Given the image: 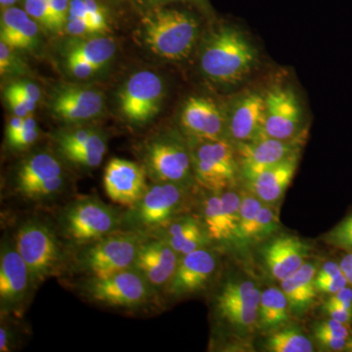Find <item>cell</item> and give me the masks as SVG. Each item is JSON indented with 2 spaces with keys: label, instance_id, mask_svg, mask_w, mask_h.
<instances>
[{
  "label": "cell",
  "instance_id": "38",
  "mask_svg": "<svg viewBox=\"0 0 352 352\" xmlns=\"http://www.w3.org/2000/svg\"><path fill=\"white\" fill-rule=\"evenodd\" d=\"M88 13V21L94 34H105L109 31L105 10L95 0H85Z\"/></svg>",
  "mask_w": 352,
  "mask_h": 352
},
{
  "label": "cell",
  "instance_id": "16",
  "mask_svg": "<svg viewBox=\"0 0 352 352\" xmlns=\"http://www.w3.org/2000/svg\"><path fill=\"white\" fill-rule=\"evenodd\" d=\"M53 138L63 159L87 170L100 166L107 152L105 136L97 129H65L55 133Z\"/></svg>",
  "mask_w": 352,
  "mask_h": 352
},
{
  "label": "cell",
  "instance_id": "37",
  "mask_svg": "<svg viewBox=\"0 0 352 352\" xmlns=\"http://www.w3.org/2000/svg\"><path fill=\"white\" fill-rule=\"evenodd\" d=\"M12 48L7 44L0 43V74H21L24 72L25 65L14 54Z\"/></svg>",
  "mask_w": 352,
  "mask_h": 352
},
{
  "label": "cell",
  "instance_id": "29",
  "mask_svg": "<svg viewBox=\"0 0 352 352\" xmlns=\"http://www.w3.org/2000/svg\"><path fill=\"white\" fill-rule=\"evenodd\" d=\"M203 224L210 240L226 243L238 239L230 222L227 219L219 193L212 192V195L204 199Z\"/></svg>",
  "mask_w": 352,
  "mask_h": 352
},
{
  "label": "cell",
  "instance_id": "2",
  "mask_svg": "<svg viewBox=\"0 0 352 352\" xmlns=\"http://www.w3.org/2000/svg\"><path fill=\"white\" fill-rule=\"evenodd\" d=\"M124 210L96 196L69 201L57 215L56 228L72 251L92 244L122 229Z\"/></svg>",
  "mask_w": 352,
  "mask_h": 352
},
{
  "label": "cell",
  "instance_id": "45",
  "mask_svg": "<svg viewBox=\"0 0 352 352\" xmlns=\"http://www.w3.org/2000/svg\"><path fill=\"white\" fill-rule=\"evenodd\" d=\"M347 283L346 277L342 274V276L333 278V279L326 280V281L315 282V288L317 292L323 294H333L339 292L340 289L346 287Z\"/></svg>",
  "mask_w": 352,
  "mask_h": 352
},
{
  "label": "cell",
  "instance_id": "10",
  "mask_svg": "<svg viewBox=\"0 0 352 352\" xmlns=\"http://www.w3.org/2000/svg\"><path fill=\"white\" fill-rule=\"evenodd\" d=\"M36 285L31 270L18 252L14 239L2 237L0 245V312L20 317L34 295Z\"/></svg>",
  "mask_w": 352,
  "mask_h": 352
},
{
  "label": "cell",
  "instance_id": "49",
  "mask_svg": "<svg viewBox=\"0 0 352 352\" xmlns=\"http://www.w3.org/2000/svg\"><path fill=\"white\" fill-rule=\"evenodd\" d=\"M11 85H12L15 89H17L18 91L22 92L28 98L31 99L32 101L36 102V103H38L39 99H41V89H39L38 85H34V83L21 82L12 83Z\"/></svg>",
  "mask_w": 352,
  "mask_h": 352
},
{
  "label": "cell",
  "instance_id": "5",
  "mask_svg": "<svg viewBox=\"0 0 352 352\" xmlns=\"http://www.w3.org/2000/svg\"><path fill=\"white\" fill-rule=\"evenodd\" d=\"M186 188L175 183L148 185L138 203L124 210L120 230L133 231L149 237L156 235L182 210Z\"/></svg>",
  "mask_w": 352,
  "mask_h": 352
},
{
  "label": "cell",
  "instance_id": "56",
  "mask_svg": "<svg viewBox=\"0 0 352 352\" xmlns=\"http://www.w3.org/2000/svg\"><path fill=\"white\" fill-rule=\"evenodd\" d=\"M346 349L347 351H352V337L351 339L347 340Z\"/></svg>",
  "mask_w": 352,
  "mask_h": 352
},
{
  "label": "cell",
  "instance_id": "8",
  "mask_svg": "<svg viewBox=\"0 0 352 352\" xmlns=\"http://www.w3.org/2000/svg\"><path fill=\"white\" fill-rule=\"evenodd\" d=\"M78 286L80 293L89 302L119 309L144 308L153 302L155 296L135 266L107 277H85Z\"/></svg>",
  "mask_w": 352,
  "mask_h": 352
},
{
  "label": "cell",
  "instance_id": "31",
  "mask_svg": "<svg viewBox=\"0 0 352 352\" xmlns=\"http://www.w3.org/2000/svg\"><path fill=\"white\" fill-rule=\"evenodd\" d=\"M265 347L272 352L314 351L311 340L296 329H285L271 335Z\"/></svg>",
  "mask_w": 352,
  "mask_h": 352
},
{
  "label": "cell",
  "instance_id": "28",
  "mask_svg": "<svg viewBox=\"0 0 352 352\" xmlns=\"http://www.w3.org/2000/svg\"><path fill=\"white\" fill-rule=\"evenodd\" d=\"M117 50L115 41L111 38L75 39L65 50L66 59L80 60L94 65L100 69L110 61Z\"/></svg>",
  "mask_w": 352,
  "mask_h": 352
},
{
  "label": "cell",
  "instance_id": "42",
  "mask_svg": "<svg viewBox=\"0 0 352 352\" xmlns=\"http://www.w3.org/2000/svg\"><path fill=\"white\" fill-rule=\"evenodd\" d=\"M66 65L69 73L78 78H89L94 75L95 72L99 71L94 65L80 60L66 59Z\"/></svg>",
  "mask_w": 352,
  "mask_h": 352
},
{
  "label": "cell",
  "instance_id": "25",
  "mask_svg": "<svg viewBox=\"0 0 352 352\" xmlns=\"http://www.w3.org/2000/svg\"><path fill=\"white\" fill-rule=\"evenodd\" d=\"M155 236L166 240L180 256L204 249L210 241L203 222L192 217H176Z\"/></svg>",
  "mask_w": 352,
  "mask_h": 352
},
{
  "label": "cell",
  "instance_id": "3",
  "mask_svg": "<svg viewBox=\"0 0 352 352\" xmlns=\"http://www.w3.org/2000/svg\"><path fill=\"white\" fill-rule=\"evenodd\" d=\"M256 60V53L244 34L234 28L224 27L212 32L201 55V69L214 82H239Z\"/></svg>",
  "mask_w": 352,
  "mask_h": 352
},
{
  "label": "cell",
  "instance_id": "34",
  "mask_svg": "<svg viewBox=\"0 0 352 352\" xmlns=\"http://www.w3.org/2000/svg\"><path fill=\"white\" fill-rule=\"evenodd\" d=\"M279 224V212L277 208L271 204L263 206L256 217L252 239H263L276 230Z\"/></svg>",
  "mask_w": 352,
  "mask_h": 352
},
{
  "label": "cell",
  "instance_id": "53",
  "mask_svg": "<svg viewBox=\"0 0 352 352\" xmlns=\"http://www.w3.org/2000/svg\"><path fill=\"white\" fill-rule=\"evenodd\" d=\"M340 266L344 274V273L351 272L352 271V254L344 256L340 261Z\"/></svg>",
  "mask_w": 352,
  "mask_h": 352
},
{
  "label": "cell",
  "instance_id": "44",
  "mask_svg": "<svg viewBox=\"0 0 352 352\" xmlns=\"http://www.w3.org/2000/svg\"><path fill=\"white\" fill-rule=\"evenodd\" d=\"M67 32L74 36L78 38H85V36H92L94 34L91 28L89 27L83 20L78 19V18L69 17L67 21L66 25Z\"/></svg>",
  "mask_w": 352,
  "mask_h": 352
},
{
  "label": "cell",
  "instance_id": "47",
  "mask_svg": "<svg viewBox=\"0 0 352 352\" xmlns=\"http://www.w3.org/2000/svg\"><path fill=\"white\" fill-rule=\"evenodd\" d=\"M344 274L340 270V264L333 263V261H328L324 264L320 270L315 276V282L326 281V280L333 279L342 276Z\"/></svg>",
  "mask_w": 352,
  "mask_h": 352
},
{
  "label": "cell",
  "instance_id": "48",
  "mask_svg": "<svg viewBox=\"0 0 352 352\" xmlns=\"http://www.w3.org/2000/svg\"><path fill=\"white\" fill-rule=\"evenodd\" d=\"M6 98L9 108H10L11 111L14 113V116L25 118L31 113L30 111L28 110V108L25 107V104L23 103L20 99H18L10 90H6Z\"/></svg>",
  "mask_w": 352,
  "mask_h": 352
},
{
  "label": "cell",
  "instance_id": "52",
  "mask_svg": "<svg viewBox=\"0 0 352 352\" xmlns=\"http://www.w3.org/2000/svg\"><path fill=\"white\" fill-rule=\"evenodd\" d=\"M23 122H24V118L17 117V116H14L9 120L6 127V139L12 138L20 131Z\"/></svg>",
  "mask_w": 352,
  "mask_h": 352
},
{
  "label": "cell",
  "instance_id": "26",
  "mask_svg": "<svg viewBox=\"0 0 352 352\" xmlns=\"http://www.w3.org/2000/svg\"><path fill=\"white\" fill-rule=\"evenodd\" d=\"M38 25L25 10L10 7L1 15L0 38L14 50H27L38 43Z\"/></svg>",
  "mask_w": 352,
  "mask_h": 352
},
{
  "label": "cell",
  "instance_id": "50",
  "mask_svg": "<svg viewBox=\"0 0 352 352\" xmlns=\"http://www.w3.org/2000/svg\"><path fill=\"white\" fill-rule=\"evenodd\" d=\"M328 305H340V307L352 308V289L344 287L337 293L333 294L328 300Z\"/></svg>",
  "mask_w": 352,
  "mask_h": 352
},
{
  "label": "cell",
  "instance_id": "30",
  "mask_svg": "<svg viewBox=\"0 0 352 352\" xmlns=\"http://www.w3.org/2000/svg\"><path fill=\"white\" fill-rule=\"evenodd\" d=\"M289 302L282 289L270 288L261 293L258 320L261 327L274 329L289 319Z\"/></svg>",
  "mask_w": 352,
  "mask_h": 352
},
{
  "label": "cell",
  "instance_id": "27",
  "mask_svg": "<svg viewBox=\"0 0 352 352\" xmlns=\"http://www.w3.org/2000/svg\"><path fill=\"white\" fill-rule=\"evenodd\" d=\"M316 270L314 263H305L282 281V291L294 310L302 311L314 302L317 292L315 288Z\"/></svg>",
  "mask_w": 352,
  "mask_h": 352
},
{
  "label": "cell",
  "instance_id": "39",
  "mask_svg": "<svg viewBox=\"0 0 352 352\" xmlns=\"http://www.w3.org/2000/svg\"><path fill=\"white\" fill-rule=\"evenodd\" d=\"M328 240L342 249L352 250V215L331 231Z\"/></svg>",
  "mask_w": 352,
  "mask_h": 352
},
{
  "label": "cell",
  "instance_id": "36",
  "mask_svg": "<svg viewBox=\"0 0 352 352\" xmlns=\"http://www.w3.org/2000/svg\"><path fill=\"white\" fill-rule=\"evenodd\" d=\"M220 199H221L222 206H223L224 212L233 230L235 231L238 239V231H239L240 223V210H241V196L234 191L219 192Z\"/></svg>",
  "mask_w": 352,
  "mask_h": 352
},
{
  "label": "cell",
  "instance_id": "20",
  "mask_svg": "<svg viewBox=\"0 0 352 352\" xmlns=\"http://www.w3.org/2000/svg\"><path fill=\"white\" fill-rule=\"evenodd\" d=\"M217 258L207 248L180 256L168 293L183 296L196 293L208 284L217 270Z\"/></svg>",
  "mask_w": 352,
  "mask_h": 352
},
{
  "label": "cell",
  "instance_id": "51",
  "mask_svg": "<svg viewBox=\"0 0 352 352\" xmlns=\"http://www.w3.org/2000/svg\"><path fill=\"white\" fill-rule=\"evenodd\" d=\"M316 340H318L319 344H320L324 349L333 351H342V349H346L347 342L346 339H340V338L335 337H326V336L316 337Z\"/></svg>",
  "mask_w": 352,
  "mask_h": 352
},
{
  "label": "cell",
  "instance_id": "15",
  "mask_svg": "<svg viewBox=\"0 0 352 352\" xmlns=\"http://www.w3.org/2000/svg\"><path fill=\"white\" fill-rule=\"evenodd\" d=\"M146 178L147 173L141 164L113 157L104 171V189L113 203L129 208L145 193L148 187Z\"/></svg>",
  "mask_w": 352,
  "mask_h": 352
},
{
  "label": "cell",
  "instance_id": "32",
  "mask_svg": "<svg viewBox=\"0 0 352 352\" xmlns=\"http://www.w3.org/2000/svg\"><path fill=\"white\" fill-rule=\"evenodd\" d=\"M240 223L238 237L240 239H252L256 217L261 210V201L256 195L244 194L241 197Z\"/></svg>",
  "mask_w": 352,
  "mask_h": 352
},
{
  "label": "cell",
  "instance_id": "9",
  "mask_svg": "<svg viewBox=\"0 0 352 352\" xmlns=\"http://www.w3.org/2000/svg\"><path fill=\"white\" fill-rule=\"evenodd\" d=\"M193 138L192 166L197 182L210 192L224 191L235 182L238 162L226 139Z\"/></svg>",
  "mask_w": 352,
  "mask_h": 352
},
{
  "label": "cell",
  "instance_id": "21",
  "mask_svg": "<svg viewBox=\"0 0 352 352\" xmlns=\"http://www.w3.org/2000/svg\"><path fill=\"white\" fill-rule=\"evenodd\" d=\"M103 95L97 90L80 87H60L53 95L51 107L58 119L69 124L85 122L100 115Z\"/></svg>",
  "mask_w": 352,
  "mask_h": 352
},
{
  "label": "cell",
  "instance_id": "12",
  "mask_svg": "<svg viewBox=\"0 0 352 352\" xmlns=\"http://www.w3.org/2000/svg\"><path fill=\"white\" fill-rule=\"evenodd\" d=\"M164 95V82L159 76L151 71L138 72L120 90V112L132 124H145L159 113Z\"/></svg>",
  "mask_w": 352,
  "mask_h": 352
},
{
  "label": "cell",
  "instance_id": "33",
  "mask_svg": "<svg viewBox=\"0 0 352 352\" xmlns=\"http://www.w3.org/2000/svg\"><path fill=\"white\" fill-rule=\"evenodd\" d=\"M38 136V124L34 117L29 115L24 118L20 131L12 138L6 139L7 144L15 151H23L34 145Z\"/></svg>",
  "mask_w": 352,
  "mask_h": 352
},
{
  "label": "cell",
  "instance_id": "6",
  "mask_svg": "<svg viewBox=\"0 0 352 352\" xmlns=\"http://www.w3.org/2000/svg\"><path fill=\"white\" fill-rule=\"evenodd\" d=\"M146 45L157 56L170 61L186 59L195 45L199 24L189 14L157 9L143 20Z\"/></svg>",
  "mask_w": 352,
  "mask_h": 352
},
{
  "label": "cell",
  "instance_id": "1",
  "mask_svg": "<svg viewBox=\"0 0 352 352\" xmlns=\"http://www.w3.org/2000/svg\"><path fill=\"white\" fill-rule=\"evenodd\" d=\"M13 239L36 287L50 278L61 276L71 263L56 226L41 217L21 222Z\"/></svg>",
  "mask_w": 352,
  "mask_h": 352
},
{
  "label": "cell",
  "instance_id": "35",
  "mask_svg": "<svg viewBox=\"0 0 352 352\" xmlns=\"http://www.w3.org/2000/svg\"><path fill=\"white\" fill-rule=\"evenodd\" d=\"M25 10L30 17L38 21L46 29L50 31L60 30L48 2L45 0H25Z\"/></svg>",
  "mask_w": 352,
  "mask_h": 352
},
{
  "label": "cell",
  "instance_id": "57",
  "mask_svg": "<svg viewBox=\"0 0 352 352\" xmlns=\"http://www.w3.org/2000/svg\"><path fill=\"white\" fill-rule=\"evenodd\" d=\"M45 1H47V0H45Z\"/></svg>",
  "mask_w": 352,
  "mask_h": 352
},
{
  "label": "cell",
  "instance_id": "18",
  "mask_svg": "<svg viewBox=\"0 0 352 352\" xmlns=\"http://www.w3.org/2000/svg\"><path fill=\"white\" fill-rule=\"evenodd\" d=\"M300 120L302 110L292 90L277 87L266 94L264 135L280 140L295 138Z\"/></svg>",
  "mask_w": 352,
  "mask_h": 352
},
{
  "label": "cell",
  "instance_id": "17",
  "mask_svg": "<svg viewBox=\"0 0 352 352\" xmlns=\"http://www.w3.org/2000/svg\"><path fill=\"white\" fill-rule=\"evenodd\" d=\"M261 296L252 282H229L217 296V311L236 327L252 328L258 320Z\"/></svg>",
  "mask_w": 352,
  "mask_h": 352
},
{
  "label": "cell",
  "instance_id": "54",
  "mask_svg": "<svg viewBox=\"0 0 352 352\" xmlns=\"http://www.w3.org/2000/svg\"><path fill=\"white\" fill-rule=\"evenodd\" d=\"M16 1L17 0H0V3H1L2 8H3V7L12 6Z\"/></svg>",
  "mask_w": 352,
  "mask_h": 352
},
{
  "label": "cell",
  "instance_id": "14",
  "mask_svg": "<svg viewBox=\"0 0 352 352\" xmlns=\"http://www.w3.org/2000/svg\"><path fill=\"white\" fill-rule=\"evenodd\" d=\"M300 143L302 141L296 138L280 140L266 135L247 142H238L237 153L241 168L248 182L298 153Z\"/></svg>",
  "mask_w": 352,
  "mask_h": 352
},
{
  "label": "cell",
  "instance_id": "4",
  "mask_svg": "<svg viewBox=\"0 0 352 352\" xmlns=\"http://www.w3.org/2000/svg\"><path fill=\"white\" fill-rule=\"evenodd\" d=\"M148 237L133 231H116L73 251L69 264L85 277L110 276L133 267L140 245Z\"/></svg>",
  "mask_w": 352,
  "mask_h": 352
},
{
  "label": "cell",
  "instance_id": "40",
  "mask_svg": "<svg viewBox=\"0 0 352 352\" xmlns=\"http://www.w3.org/2000/svg\"><path fill=\"white\" fill-rule=\"evenodd\" d=\"M19 344V331L12 326V322H8L6 316H1L0 326V352L14 351Z\"/></svg>",
  "mask_w": 352,
  "mask_h": 352
},
{
  "label": "cell",
  "instance_id": "43",
  "mask_svg": "<svg viewBox=\"0 0 352 352\" xmlns=\"http://www.w3.org/2000/svg\"><path fill=\"white\" fill-rule=\"evenodd\" d=\"M47 2L61 30L68 21L71 0H47Z\"/></svg>",
  "mask_w": 352,
  "mask_h": 352
},
{
  "label": "cell",
  "instance_id": "19",
  "mask_svg": "<svg viewBox=\"0 0 352 352\" xmlns=\"http://www.w3.org/2000/svg\"><path fill=\"white\" fill-rule=\"evenodd\" d=\"M183 129L194 138L226 139L227 116L205 97H190L180 113Z\"/></svg>",
  "mask_w": 352,
  "mask_h": 352
},
{
  "label": "cell",
  "instance_id": "55",
  "mask_svg": "<svg viewBox=\"0 0 352 352\" xmlns=\"http://www.w3.org/2000/svg\"><path fill=\"white\" fill-rule=\"evenodd\" d=\"M344 277H346L347 283L352 285V271L351 272L344 273Z\"/></svg>",
  "mask_w": 352,
  "mask_h": 352
},
{
  "label": "cell",
  "instance_id": "11",
  "mask_svg": "<svg viewBox=\"0 0 352 352\" xmlns=\"http://www.w3.org/2000/svg\"><path fill=\"white\" fill-rule=\"evenodd\" d=\"M143 168L154 182L175 183L187 186L191 179L190 149L173 136L153 138L143 148Z\"/></svg>",
  "mask_w": 352,
  "mask_h": 352
},
{
  "label": "cell",
  "instance_id": "7",
  "mask_svg": "<svg viewBox=\"0 0 352 352\" xmlns=\"http://www.w3.org/2000/svg\"><path fill=\"white\" fill-rule=\"evenodd\" d=\"M68 180L61 161L50 152H36L25 157L16 168L11 190L32 204H50L63 195Z\"/></svg>",
  "mask_w": 352,
  "mask_h": 352
},
{
  "label": "cell",
  "instance_id": "22",
  "mask_svg": "<svg viewBox=\"0 0 352 352\" xmlns=\"http://www.w3.org/2000/svg\"><path fill=\"white\" fill-rule=\"evenodd\" d=\"M265 96L256 92L241 97L227 116V134L238 142H247L264 135Z\"/></svg>",
  "mask_w": 352,
  "mask_h": 352
},
{
  "label": "cell",
  "instance_id": "24",
  "mask_svg": "<svg viewBox=\"0 0 352 352\" xmlns=\"http://www.w3.org/2000/svg\"><path fill=\"white\" fill-rule=\"evenodd\" d=\"M298 161V153H296L249 180L248 183L254 195L266 204L279 201L295 175Z\"/></svg>",
  "mask_w": 352,
  "mask_h": 352
},
{
  "label": "cell",
  "instance_id": "46",
  "mask_svg": "<svg viewBox=\"0 0 352 352\" xmlns=\"http://www.w3.org/2000/svg\"><path fill=\"white\" fill-rule=\"evenodd\" d=\"M324 309L327 312L331 319L346 324L352 319V308L340 307V305H328L326 303Z\"/></svg>",
  "mask_w": 352,
  "mask_h": 352
},
{
  "label": "cell",
  "instance_id": "41",
  "mask_svg": "<svg viewBox=\"0 0 352 352\" xmlns=\"http://www.w3.org/2000/svg\"><path fill=\"white\" fill-rule=\"evenodd\" d=\"M322 336L347 340V338H349V331H347L344 324L331 319V320L322 322L315 329V338L322 337Z\"/></svg>",
  "mask_w": 352,
  "mask_h": 352
},
{
  "label": "cell",
  "instance_id": "23",
  "mask_svg": "<svg viewBox=\"0 0 352 352\" xmlns=\"http://www.w3.org/2000/svg\"><path fill=\"white\" fill-rule=\"evenodd\" d=\"M309 245L295 236L283 235L275 238L263 248L266 267L280 281L291 276L305 264Z\"/></svg>",
  "mask_w": 352,
  "mask_h": 352
},
{
  "label": "cell",
  "instance_id": "13",
  "mask_svg": "<svg viewBox=\"0 0 352 352\" xmlns=\"http://www.w3.org/2000/svg\"><path fill=\"white\" fill-rule=\"evenodd\" d=\"M180 256L163 238L148 237L140 245L134 266L145 277L155 295L168 291Z\"/></svg>",
  "mask_w": 352,
  "mask_h": 352
}]
</instances>
